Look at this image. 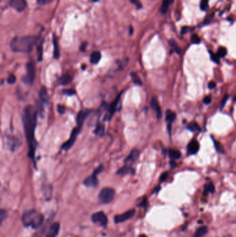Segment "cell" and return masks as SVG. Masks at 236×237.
<instances>
[{
  "label": "cell",
  "mask_w": 236,
  "mask_h": 237,
  "mask_svg": "<svg viewBox=\"0 0 236 237\" xmlns=\"http://www.w3.org/2000/svg\"><path fill=\"white\" fill-rule=\"evenodd\" d=\"M211 58L213 61L216 62V63H219V62H220V61H219V57L217 56V54L211 53Z\"/></svg>",
  "instance_id": "cell-41"
},
{
  "label": "cell",
  "mask_w": 236,
  "mask_h": 237,
  "mask_svg": "<svg viewBox=\"0 0 236 237\" xmlns=\"http://www.w3.org/2000/svg\"><path fill=\"white\" fill-rule=\"evenodd\" d=\"M187 28H188V27H183L182 29H181V33L184 34V33H186L187 31Z\"/></svg>",
  "instance_id": "cell-49"
},
{
  "label": "cell",
  "mask_w": 236,
  "mask_h": 237,
  "mask_svg": "<svg viewBox=\"0 0 236 237\" xmlns=\"http://www.w3.org/2000/svg\"><path fill=\"white\" fill-rule=\"evenodd\" d=\"M214 193L215 192V187L213 184L210 183L209 184H207L204 187V193Z\"/></svg>",
  "instance_id": "cell-33"
},
{
  "label": "cell",
  "mask_w": 236,
  "mask_h": 237,
  "mask_svg": "<svg viewBox=\"0 0 236 237\" xmlns=\"http://www.w3.org/2000/svg\"><path fill=\"white\" fill-rule=\"evenodd\" d=\"M53 56L54 58L56 59H58L60 58V50H59V47H58V40H57V38L55 37V36H53Z\"/></svg>",
  "instance_id": "cell-22"
},
{
  "label": "cell",
  "mask_w": 236,
  "mask_h": 237,
  "mask_svg": "<svg viewBox=\"0 0 236 237\" xmlns=\"http://www.w3.org/2000/svg\"><path fill=\"white\" fill-rule=\"evenodd\" d=\"M101 59V53L99 51H94L90 56V62L92 64H98Z\"/></svg>",
  "instance_id": "cell-20"
},
{
  "label": "cell",
  "mask_w": 236,
  "mask_h": 237,
  "mask_svg": "<svg viewBox=\"0 0 236 237\" xmlns=\"http://www.w3.org/2000/svg\"><path fill=\"white\" fill-rule=\"evenodd\" d=\"M35 78V67L33 62H29L27 65L26 75L22 78V81L28 85H32Z\"/></svg>",
  "instance_id": "cell-4"
},
{
  "label": "cell",
  "mask_w": 236,
  "mask_h": 237,
  "mask_svg": "<svg viewBox=\"0 0 236 237\" xmlns=\"http://www.w3.org/2000/svg\"><path fill=\"white\" fill-rule=\"evenodd\" d=\"M135 214V209H130L127 212H125L120 215H116L114 217V221L116 223H120L122 222H125L127 220H129L134 216Z\"/></svg>",
  "instance_id": "cell-9"
},
{
  "label": "cell",
  "mask_w": 236,
  "mask_h": 237,
  "mask_svg": "<svg viewBox=\"0 0 236 237\" xmlns=\"http://www.w3.org/2000/svg\"><path fill=\"white\" fill-rule=\"evenodd\" d=\"M116 173H117L118 175H121L123 176L127 175V174H134L135 173V169L132 167V166H127V165H125L123 167L121 168Z\"/></svg>",
  "instance_id": "cell-18"
},
{
  "label": "cell",
  "mask_w": 236,
  "mask_h": 237,
  "mask_svg": "<svg viewBox=\"0 0 236 237\" xmlns=\"http://www.w3.org/2000/svg\"><path fill=\"white\" fill-rule=\"evenodd\" d=\"M150 105H151V108H152V109L155 110L156 112H157V118L160 119L161 117V110L160 107H159L157 98L153 97L151 100V104H150Z\"/></svg>",
  "instance_id": "cell-17"
},
{
  "label": "cell",
  "mask_w": 236,
  "mask_h": 237,
  "mask_svg": "<svg viewBox=\"0 0 236 237\" xmlns=\"http://www.w3.org/2000/svg\"><path fill=\"white\" fill-rule=\"evenodd\" d=\"M58 111L60 114H64L65 112H66V108L63 106V105H58Z\"/></svg>",
  "instance_id": "cell-38"
},
{
  "label": "cell",
  "mask_w": 236,
  "mask_h": 237,
  "mask_svg": "<svg viewBox=\"0 0 236 237\" xmlns=\"http://www.w3.org/2000/svg\"><path fill=\"white\" fill-rule=\"evenodd\" d=\"M190 40H191V42H193V43H195V44H199L201 42L200 37H199L197 35H196V34H193V35L191 36Z\"/></svg>",
  "instance_id": "cell-34"
},
{
  "label": "cell",
  "mask_w": 236,
  "mask_h": 237,
  "mask_svg": "<svg viewBox=\"0 0 236 237\" xmlns=\"http://www.w3.org/2000/svg\"><path fill=\"white\" fill-rule=\"evenodd\" d=\"M170 165H171L172 168H175L176 167V163H175V162L171 161V162H170Z\"/></svg>",
  "instance_id": "cell-50"
},
{
  "label": "cell",
  "mask_w": 236,
  "mask_h": 237,
  "mask_svg": "<svg viewBox=\"0 0 236 237\" xmlns=\"http://www.w3.org/2000/svg\"><path fill=\"white\" fill-rule=\"evenodd\" d=\"M63 94H64V95H67L68 96H72L73 95H76V92H75V90H72V89L64 90H63Z\"/></svg>",
  "instance_id": "cell-37"
},
{
  "label": "cell",
  "mask_w": 236,
  "mask_h": 237,
  "mask_svg": "<svg viewBox=\"0 0 236 237\" xmlns=\"http://www.w3.org/2000/svg\"><path fill=\"white\" fill-rule=\"evenodd\" d=\"M103 170V167L100 166L93 171V173L90 176L85 180L83 184L88 187H96L98 184V180L97 176Z\"/></svg>",
  "instance_id": "cell-6"
},
{
  "label": "cell",
  "mask_w": 236,
  "mask_h": 237,
  "mask_svg": "<svg viewBox=\"0 0 236 237\" xmlns=\"http://www.w3.org/2000/svg\"><path fill=\"white\" fill-rule=\"evenodd\" d=\"M130 76H131L132 81L134 82V83L135 84L137 85H140V86L141 85H142V84H143L142 83V81H141L140 78H139V77L136 75L135 73L132 72L131 74H130Z\"/></svg>",
  "instance_id": "cell-27"
},
{
  "label": "cell",
  "mask_w": 236,
  "mask_h": 237,
  "mask_svg": "<svg viewBox=\"0 0 236 237\" xmlns=\"http://www.w3.org/2000/svg\"><path fill=\"white\" fill-rule=\"evenodd\" d=\"M37 40L38 38L33 36H18L11 40L10 47L14 52L30 53Z\"/></svg>",
  "instance_id": "cell-2"
},
{
  "label": "cell",
  "mask_w": 236,
  "mask_h": 237,
  "mask_svg": "<svg viewBox=\"0 0 236 237\" xmlns=\"http://www.w3.org/2000/svg\"><path fill=\"white\" fill-rule=\"evenodd\" d=\"M90 114V111L87 110H82L80 112L78 115L77 118H76V121H77V126L79 128H82V125H83L84 121L86 120L87 117Z\"/></svg>",
  "instance_id": "cell-14"
},
{
  "label": "cell",
  "mask_w": 236,
  "mask_h": 237,
  "mask_svg": "<svg viewBox=\"0 0 236 237\" xmlns=\"http://www.w3.org/2000/svg\"><path fill=\"white\" fill-rule=\"evenodd\" d=\"M116 192L112 188L105 187L99 193L98 198L102 203L108 204L113 201Z\"/></svg>",
  "instance_id": "cell-5"
},
{
  "label": "cell",
  "mask_w": 236,
  "mask_h": 237,
  "mask_svg": "<svg viewBox=\"0 0 236 237\" xmlns=\"http://www.w3.org/2000/svg\"><path fill=\"white\" fill-rule=\"evenodd\" d=\"M94 133L98 137H103L105 134V125L98 123L95 128Z\"/></svg>",
  "instance_id": "cell-25"
},
{
  "label": "cell",
  "mask_w": 236,
  "mask_h": 237,
  "mask_svg": "<svg viewBox=\"0 0 236 237\" xmlns=\"http://www.w3.org/2000/svg\"><path fill=\"white\" fill-rule=\"evenodd\" d=\"M60 228V226L59 222H54L50 226L45 237H56L59 233Z\"/></svg>",
  "instance_id": "cell-15"
},
{
  "label": "cell",
  "mask_w": 236,
  "mask_h": 237,
  "mask_svg": "<svg viewBox=\"0 0 236 237\" xmlns=\"http://www.w3.org/2000/svg\"><path fill=\"white\" fill-rule=\"evenodd\" d=\"M92 221L94 223L100 225L101 226L106 227L108 222V218L103 212H98L92 214Z\"/></svg>",
  "instance_id": "cell-8"
},
{
  "label": "cell",
  "mask_w": 236,
  "mask_h": 237,
  "mask_svg": "<svg viewBox=\"0 0 236 237\" xmlns=\"http://www.w3.org/2000/svg\"><path fill=\"white\" fill-rule=\"evenodd\" d=\"M199 148H200V144L197 141L193 140L189 143L188 145V151L190 154H195L198 152Z\"/></svg>",
  "instance_id": "cell-16"
},
{
  "label": "cell",
  "mask_w": 236,
  "mask_h": 237,
  "mask_svg": "<svg viewBox=\"0 0 236 237\" xmlns=\"http://www.w3.org/2000/svg\"><path fill=\"white\" fill-rule=\"evenodd\" d=\"M72 76L69 74H64L59 79V83L62 85H67L69 84L72 81Z\"/></svg>",
  "instance_id": "cell-19"
},
{
  "label": "cell",
  "mask_w": 236,
  "mask_h": 237,
  "mask_svg": "<svg viewBox=\"0 0 236 237\" xmlns=\"http://www.w3.org/2000/svg\"><path fill=\"white\" fill-rule=\"evenodd\" d=\"M207 232H208V228L206 226H201L196 230L193 237H204L206 235Z\"/></svg>",
  "instance_id": "cell-21"
},
{
  "label": "cell",
  "mask_w": 236,
  "mask_h": 237,
  "mask_svg": "<svg viewBox=\"0 0 236 237\" xmlns=\"http://www.w3.org/2000/svg\"><path fill=\"white\" fill-rule=\"evenodd\" d=\"M235 102H236V96H235Z\"/></svg>",
  "instance_id": "cell-53"
},
{
  "label": "cell",
  "mask_w": 236,
  "mask_h": 237,
  "mask_svg": "<svg viewBox=\"0 0 236 237\" xmlns=\"http://www.w3.org/2000/svg\"><path fill=\"white\" fill-rule=\"evenodd\" d=\"M140 237H147L146 235H141V236H140Z\"/></svg>",
  "instance_id": "cell-51"
},
{
  "label": "cell",
  "mask_w": 236,
  "mask_h": 237,
  "mask_svg": "<svg viewBox=\"0 0 236 237\" xmlns=\"http://www.w3.org/2000/svg\"><path fill=\"white\" fill-rule=\"evenodd\" d=\"M7 217V212L5 209H2L0 212V221L3 222V221Z\"/></svg>",
  "instance_id": "cell-35"
},
{
  "label": "cell",
  "mask_w": 236,
  "mask_h": 237,
  "mask_svg": "<svg viewBox=\"0 0 236 237\" xmlns=\"http://www.w3.org/2000/svg\"><path fill=\"white\" fill-rule=\"evenodd\" d=\"M169 44H170V46H171L173 49H174V50L175 51V52H177V53H181V49L180 48V47L178 46L177 42H175V40H174L171 39L169 41Z\"/></svg>",
  "instance_id": "cell-29"
},
{
  "label": "cell",
  "mask_w": 236,
  "mask_h": 237,
  "mask_svg": "<svg viewBox=\"0 0 236 237\" xmlns=\"http://www.w3.org/2000/svg\"><path fill=\"white\" fill-rule=\"evenodd\" d=\"M215 147H216V148H217V150L219 151V152H220V153H224L223 152V148H222V146L220 145V143H216V142H215Z\"/></svg>",
  "instance_id": "cell-42"
},
{
  "label": "cell",
  "mask_w": 236,
  "mask_h": 237,
  "mask_svg": "<svg viewBox=\"0 0 236 237\" xmlns=\"http://www.w3.org/2000/svg\"><path fill=\"white\" fill-rule=\"evenodd\" d=\"M208 87H209V89H210V90L214 89V88L216 87V83H215L214 81H210V82L209 83Z\"/></svg>",
  "instance_id": "cell-46"
},
{
  "label": "cell",
  "mask_w": 236,
  "mask_h": 237,
  "mask_svg": "<svg viewBox=\"0 0 236 237\" xmlns=\"http://www.w3.org/2000/svg\"><path fill=\"white\" fill-rule=\"evenodd\" d=\"M16 81V77L13 75V74H10L7 78V82L9 84H13L15 83Z\"/></svg>",
  "instance_id": "cell-36"
},
{
  "label": "cell",
  "mask_w": 236,
  "mask_h": 237,
  "mask_svg": "<svg viewBox=\"0 0 236 237\" xmlns=\"http://www.w3.org/2000/svg\"><path fill=\"white\" fill-rule=\"evenodd\" d=\"M211 101H212V99L209 96H206L205 98L203 99V102L205 104H210V103H211Z\"/></svg>",
  "instance_id": "cell-44"
},
{
  "label": "cell",
  "mask_w": 236,
  "mask_h": 237,
  "mask_svg": "<svg viewBox=\"0 0 236 237\" xmlns=\"http://www.w3.org/2000/svg\"><path fill=\"white\" fill-rule=\"evenodd\" d=\"M120 98H121L120 95L118 96V97L116 98L115 101H114L112 103V104L110 105L109 110H108L107 113L106 114V115L105 116L104 121H109V120H110L111 118H112V116H113L114 114V112H116V108H117V105L118 104L119 101H120Z\"/></svg>",
  "instance_id": "cell-12"
},
{
  "label": "cell",
  "mask_w": 236,
  "mask_h": 237,
  "mask_svg": "<svg viewBox=\"0 0 236 237\" xmlns=\"http://www.w3.org/2000/svg\"><path fill=\"white\" fill-rule=\"evenodd\" d=\"M168 172L162 173L160 177V182H164L168 178Z\"/></svg>",
  "instance_id": "cell-39"
},
{
  "label": "cell",
  "mask_w": 236,
  "mask_h": 237,
  "mask_svg": "<svg viewBox=\"0 0 236 237\" xmlns=\"http://www.w3.org/2000/svg\"><path fill=\"white\" fill-rule=\"evenodd\" d=\"M10 6L18 12H22L27 8V3L26 0H10Z\"/></svg>",
  "instance_id": "cell-10"
},
{
  "label": "cell",
  "mask_w": 236,
  "mask_h": 237,
  "mask_svg": "<svg viewBox=\"0 0 236 237\" xmlns=\"http://www.w3.org/2000/svg\"><path fill=\"white\" fill-rule=\"evenodd\" d=\"M87 46V42H83V43H82V44H81V50L82 51H85V49H86Z\"/></svg>",
  "instance_id": "cell-48"
},
{
  "label": "cell",
  "mask_w": 236,
  "mask_h": 237,
  "mask_svg": "<svg viewBox=\"0 0 236 237\" xmlns=\"http://www.w3.org/2000/svg\"><path fill=\"white\" fill-rule=\"evenodd\" d=\"M22 221L25 227H31L34 229L39 227L44 222V216L35 209L25 212L22 217Z\"/></svg>",
  "instance_id": "cell-3"
},
{
  "label": "cell",
  "mask_w": 236,
  "mask_h": 237,
  "mask_svg": "<svg viewBox=\"0 0 236 237\" xmlns=\"http://www.w3.org/2000/svg\"><path fill=\"white\" fill-rule=\"evenodd\" d=\"M48 99H49V96L47 95L46 87H42L40 92H39V101H41L43 104H44V103H47Z\"/></svg>",
  "instance_id": "cell-23"
},
{
  "label": "cell",
  "mask_w": 236,
  "mask_h": 237,
  "mask_svg": "<svg viewBox=\"0 0 236 237\" xmlns=\"http://www.w3.org/2000/svg\"><path fill=\"white\" fill-rule=\"evenodd\" d=\"M225 237H232L231 235H227V236H226Z\"/></svg>",
  "instance_id": "cell-52"
},
{
  "label": "cell",
  "mask_w": 236,
  "mask_h": 237,
  "mask_svg": "<svg viewBox=\"0 0 236 237\" xmlns=\"http://www.w3.org/2000/svg\"><path fill=\"white\" fill-rule=\"evenodd\" d=\"M227 53V51L226 49V48L224 47H220L218 49L217 52V56L219 57V58H224V56L226 55Z\"/></svg>",
  "instance_id": "cell-30"
},
{
  "label": "cell",
  "mask_w": 236,
  "mask_h": 237,
  "mask_svg": "<svg viewBox=\"0 0 236 237\" xmlns=\"http://www.w3.org/2000/svg\"><path fill=\"white\" fill-rule=\"evenodd\" d=\"M229 99V96L228 95H225L224 97V99L222 100V105H221V109H222V108L224 107V105H225L226 104V102L227 101V100H228Z\"/></svg>",
  "instance_id": "cell-43"
},
{
  "label": "cell",
  "mask_w": 236,
  "mask_h": 237,
  "mask_svg": "<svg viewBox=\"0 0 236 237\" xmlns=\"http://www.w3.org/2000/svg\"><path fill=\"white\" fill-rule=\"evenodd\" d=\"M188 128H189V129L190 130H200V128H199L198 125L197 124H190L188 127Z\"/></svg>",
  "instance_id": "cell-40"
},
{
  "label": "cell",
  "mask_w": 236,
  "mask_h": 237,
  "mask_svg": "<svg viewBox=\"0 0 236 237\" xmlns=\"http://www.w3.org/2000/svg\"><path fill=\"white\" fill-rule=\"evenodd\" d=\"M37 1L40 4H47L52 1V0H37Z\"/></svg>",
  "instance_id": "cell-47"
},
{
  "label": "cell",
  "mask_w": 236,
  "mask_h": 237,
  "mask_svg": "<svg viewBox=\"0 0 236 237\" xmlns=\"http://www.w3.org/2000/svg\"><path fill=\"white\" fill-rule=\"evenodd\" d=\"M173 1H174V0H163V2H162V4H161V13L165 14L167 13L169 6L173 2Z\"/></svg>",
  "instance_id": "cell-24"
},
{
  "label": "cell",
  "mask_w": 236,
  "mask_h": 237,
  "mask_svg": "<svg viewBox=\"0 0 236 237\" xmlns=\"http://www.w3.org/2000/svg\"><path fill=\"white\" fill-rule=\"evenodd\" d=\"M52 193V187H51V186L44 187V196L46 197V198H51Z\"/></svg>",
  "instance_id": "cell-31"
},
{
  "label": "cell",
  "mask_w": 236,
  "mask_h": 237,
  "mask_svg": "<svg viewBox=\"0 0 236 237\" xmlns=\"http://www.w3.org/2000/svg\"><path fill=\"white\" fill-rule=\"evenodd\" d=\"M139 155V151L138 150H132L131 153H130V155L126 158V160H125V165H127V166H132L134 164V162L138 158Z\"/></svg>",
  "instance_id": "cell-13"
},
{
  "label": "cell",
  "mask_w": 236,
  "mask_h": 237,
  "mask_svg": "<svg viewBox=\"0 0 236 237\" xmlns=\"http://www.w3.org/2000/svg\"><path fill=\"white\" fill-rule=\"evenodd\" d=\"M169 155L172 159H179L181 157V153L177 150H170Z\"/></svg>",
  "instance_id": "cell-28"
},
{
  "label": "cell",
  "mask_w": 236,
  "mask_h": 237,
  "mask_svg": "<svg viewBox=\"0 0 236 237\" xmlns=\"http://www.w3.org/2000/svg\"><path fill=\"white\" fill-rule=\"evenodd\" d=\"M209 0H201L200 2V8L201 11H206L209 9Z\"/></svg>",
  "instance_id": "cell-32"
},
{
  "label": "cell",
  "mask_w": 236,
  "mask_h": 237,
  "mask_svg": "<svg viewBox=\"0 0 236 237\" xmlns=\"http://www.w3.org/2000/svg\"><path fill=\"white\" fill-rule=\"evenodd\" d=\"M7 146L9 149L12 151H15L20 147L21 142L15 137H7Z\"/></svg>",
  "instance_id": "cell-11"
},
{
  "label": "cell",
  "mask_w": 236,
  "mask_h": 237,
  "mask_svg": "<svg viewBox=\"0 0 236 237\" xmlns=\"http://www.w3.org/2000/svg\"><path fill=\"white\" fill-rule=\"evenodd\" d=\"M81 128L78 126L73 130L72 134H71L69 139H68L67 142L64 143L63 145L62 146V149H63L64 150H67L70 149V148L73 146V145L74 144V143L76 140V138H77V136L80 131H81Z\"/></svg>",
  "instance_id": "cell-7"
},
{
  "label": "cell",
  "mask_w": 236,
  "mask_h": 237,
  "mask_svg": "<svg viewBox=\"0 0 236 237\" xmlns=\"http://www.w3.org/2000/svg\"><path fill=\"white\" fill-rule=\"evenodd\" d=\"M38 111L31 105L25 108L22 115L25 135L28 146V156L33 159L35 158L36 142L35 139V130L36 127Z\"/></svg>",
  "instance_id": "cell-1"
},
{
  "label": "cell",
  "mask_w": 236,
  "mask_h": 237,
  "mask_svg": "<svg viewBox=\"0 0 236 237\" xmlns=\"http://www.w3.org/2000/svg\"><path fill=\"white\" fill-rule=\"evenodd\" d=\"M176 118V115L175 112H172V111L170 110H167L166 112V120L168 121L169 123H171L172 121H175V119Z\"/></svg>",
  "instance_id": "cell-26"
},
{
  "label": "cell",
  "mask_w": 236,
  "mask_h": 237,
  "mask_svg": "<svg viewBox=\"0 0 236 237\" xmlns=\"http://www.w3.org/2000/svg\"><path fill=\"white\" fill-rule=\"evenodd\" d=\"M131 2L133 3L134 4H135V6H136V7H137L138 8H140L142 7L141 6V4L140 2H139V0H131Z\"/></svg>",
  "instance_id": "cell-45"
}]
</instances>
